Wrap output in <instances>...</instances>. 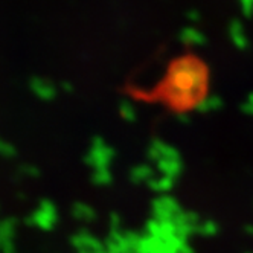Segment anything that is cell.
<instances>
[{"label": "cell", "instance_id": "obj_1", "mask_svg": "<svg viewBox=\"0 0 253 253\" xmlns=\"http://www.w3.org/2000/svg\"><path fill=\"white\" fill-rule=\"evenodd\" d=\"M29 87L35 95L40 98H44V99H49L57 93L55 84L43 77H32L29 81Z\"/></svg>", "mask_w": 253, "mask_h": 253}, {"label": "cell", "instance_id": "obj_2", "mask_svg": "<svg viewBox=\"0 0 253 253\" xmlns=\"http://www.w3.org/2000/svg\"><path fill=\"white\" fill-rule=\"evenodd\" d=\"M216 233H218V224H216L215 221H212V220L202 218L197 235H200V237H203V238H212L213 235H216Z\"/></svg>", "mask_w": 253, "mask_h": 253}]
</instances>
